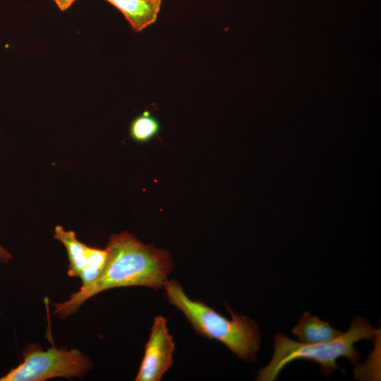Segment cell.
<instances>
[{"label":"cell","instance_id":"obj_4","mask_svg":"<svg viewBox=\"0 0 381 381\" xmlns=\"http://www.w3.org/2000/svg\"><path fill=\"white\" fill-rule=\"evenodd\" d=\"M51 341V347L46 350L35 344L27 346L22 353V362L1 377L0 381L81 377L92 369L91 361L79 350L58 349Z\"/></svg>","mask_w":381,"mask_h":381},{"label":"cell","instance_id":"obj_11","mask_svg":"<svg viewBox=\"0 0 381 381\" xmlns=\"http://www.w3.org/2000/svg\"><path fill=\"white\" fill-rule=\"evenodd\" d=\"M13 259L11 253L0 245V261L9 262Z\"/></svg>","mask_w":381,"mask_h":381},{"label":"cell","instance_id":"obj_5","mask_svg":"<svg viewBox=\"0 0 381 381\" xmlns=\"http://www.w3.org/2000/svg\"><path fill=\"white\" fill-rule=\"evenodd\" d=\"M54 238L63 243L68 258V275L78 277L83 286H88L102 274L108 259L107 250L93 248L80 242L73 231L61 226L54 229Z\"/></svg>","mask_w":381,"mask_h":381},{"label":"cell","instance_id":"obj_1","mask_svg":"<svg viewBox=\"0 0 381 381\" xmlns=\"http://www.w3.org/2000/svg\"><path fill=\"white\" fill-rule=\"evenodd\" d=\"M106 249L108 260L101 276L71 294L68 300L54 303V315L65 319L89 298L110 289L142 286L159 289L164 287L173 268L166 250L145 245L128 231L111 235Z\"/></svg>","mask_w":381,"mask_h":381},{"label":"cell","instance_id":"obj_10","mask_svg":"<svg viewBox=\"0 0 381 381\" xmlns=\"http://www.w3.org/2000/svg\"><path fill=\"white\" fill-rule=\"evenodd\" d=\"M62 11L67 10L76 0H52Z\"/></svg>","mask_w":381,"mask_h":381},{"label":"cell","instance_id":"obj_3","mask_svg":"<svg viewBox=\"0 0 381 381\" xmlns=\"http://www.w3.org/2000/svg\"><path fill=\"white\" fill-rule=\"evenodd\" d=\"M164 287L167 301L183 313L198 334L220 341L245 361L256 360L261 339L254 321L234 313L228 305L231 319H227L204 303L190 299L174 280H167Z\"/></svg>","mask_w":381,"mask_h":381},{"label":"cell","instance_id":"obj_2","mask_svg":"<svg viewBox=\"0 0 381 381\" xmlns=\"http://www.w3.org/2000/svg\"><path fill=\"white\" fill-rule=\"evenodd\" d=\"M380 329L375 328L361 317H354L349 329L338 337L326 341L303 343L292 340L277 333L274 339V353L267 365L260 368L255 380L274 381L282 369L296 360L314 361L320 365V371L325 375L341 369L337 360L347 358L353 364L360 359L354 344L361 340L375 341Z\"/></svg>","mask_w":381,"mask_h":381},{"label":"cell","instance_id":"obj_9","mask_svg":"<svg viewBox=\"0 0 381 381\" xmlns=\"http://www.w3.org/2000/svg\"><path fill=\"white\" fill-rule=\"evenodd\" d=\"M160 125L158 120L149 111H144L131 123V138L138 143H145L155 138L159 133Z\"/></svg>","mask_w":381,"mask_h":381},{"label":"cell","instance_id":"obj_7","mask_svg":"<svg viewBox=\"0 0 381 381\" xmlns=\"http://www.w3.org/2000/svg\"><path fill=\"white\" fill-rule=\"evenodd\" d=\"M119 9L135 32L154 23L160 10L161 0H105Z\"/></svg>","mask_w":381,"mask_h":381},{"label":"cell","instance_id":"obj_8","mask_svg":"<svg viewBox=\"0 0 381 381\" xmlns=\"http://www.w3.org/2000/svg\"><path fill=\"white\" fill-rule=\"evenodd\" d=\"M291 332L301 342L308 344L329 341L341 333L332 327L329 322L321 320L307 311Z\"/></svg>","mask_w":381,"mask_h":381},{"label":"cell","instance_id":"obj_6","mask_svg":"<svg viewBox=\"0 0 381 381\" xmlns=\"http://www.w3.org/2000/svg\"><path fill=\"white\" fill-rule=\"evenodd\" d=\"M175 344L169 334L167 320L156 316L151 329L136 381H159L171 366Z\"/></svg>","mask_w":381,"mask_h":381}]
</instances>
